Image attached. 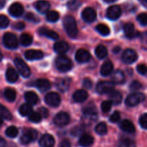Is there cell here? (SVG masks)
Wrapping results in <instances>:
<instances>
[{
    "instance_id": "obj_15",
    "label": "cell",
    "mask_w": 147,
    "mask_h": 147,
    "mask_svg": "<svg viewBox=\"0 0 147 147\" xmlns=\"http://www.w3.org/2000/svg\"><path fill=\"white\" fill-rule=\"evenodd\" d=\"M91 58L90 53L85 49H79L76 54V59L79 63H86Z\"/></svg>"
},
{
    "instance_id": "obj_57",
    "label": "cell",
    "mask_w": 147,
    "mask_h": 147,
    "mask_svg": "<svg viewBox=\"0 0 147 147\" xmlns=\"http://www.w3.org/2000/svg\"><path fill=\"white\" fill-rule=\"evenodd\" d=\"M6 146H7L6 141L2 137L0 136V147H6Z\"/></svg>"
},
{
    "instance_id": "obj_23",
    "label": "cell",
    "mask_w": 147,
    "mask_h": 147,
    "mask_svg": "<svg viewBox=\"0 0 147 147\" xmlns=\"http://www.w3.org/2000/svg\"><path fill=\"white\" fill-rule=\"evenodd\" d=\"M96 110L94 105L93 104H90L88 105L87 106L85 107L83 109V114L84 116L87 117V118H90V120H94L96 117Z\"/></svg>"
},
{
    "instance_id": "obj_47",
    "label": "cell",
    "mask_w": 147,
    "mask_h": 147,
    "mask_svg": "<svg viewBox=\"0 0 147 147\" xmlns=\"http://www.w3.org/2000/svg\"><path fill=\"white\" fill-rule=\"evenodd\" d=\"M140 125L144 129H147V113H144L139 118Z\"/></svg>"
},
{
    "instance_id": "obj_44",
    "label": "cell",
    "mask_w": 147,
    "mask_h": 147,
    "mask_svg": "<svg viewBox=\"0 0 147 147\" xmlns=\"http://www.w3.org/2000/svg\"><path fill=\"white\" fill-rule=\"evenodd\" d=\"M9 24L8 17L3 14H0V28H6Z\"/></svg>"
},
{
    "instance_id": "obj_59",
    "label": "cell",
    "mask_w": 147,
    "mask_h": 147,
    "mask_svg": "<svg viewBox=\"0 0 147 147\" xmlns=\"http://www.w3.org/2000/svg\"><path fill=\"white\" fill-rule=\"evenodd\" d=\"M120 50H121V48L119 47V46H116V48H114L113 49V52L115 53H118L119 51H120Z\"/></svg>"
},
{
    "instance_id": "obj_2",
    "label": "cell",
    "mask_w": 147,
    "mask_h": 147,
    "mask_svg": "<svg viewBox=\"0 0 147 147\" xmlns=\"http://www.w3.org/2000/svg\"><path fill=\"white\" fill-rule=\"evenodd\" d=\"M55 66L62 72L68 71L73 67L72 61L66 56H60L56 59Z\"/></svg>"
},
{
    "instance_id": "obj_41",
    "label": "cell",
    "mask_w": 147,
    "mask_h": 147,
    "mask_svg": "<svg viewBox=\"0 0 147 147\" xmlns=\"http://www.w3.org/2000/svg\"><path fill=\"white\" fill-rule=\"evenodd\" d=\"M5 133L9 138H15L18 135V129L15 126H10L6 130Z\"/></svg>"
},
{
    "instance_id": "obj_28",
    "label": "cell",
    "mask_w": 147,
    "mask_h": 147,
    "mask_svg": "<svg viewBox=\"0 0 147 147\" xmlns=\"http://www.w3.org/2000/svg\"><path fill=\"white\" fill-rule=\"evenodd\" d=\"M6 79L10 83H14L18 79V74L13 68H8L6 71Z\"/></svg>"
},
{
    "instance_id": "obj_46",
    "label": "cell",
    "mask_w": 147,
    "mask_h": 147,
    "mask_svg": "<svg viewBox=\"0 0 147 147\" xmlns=\"http://www.w3.org/2000/svg\"><path fill=\"white\" fill-rule=\"evenodd\" d=\"M112 103L110 100L103 101L101 104V110L103 112H108L111 108Z\"/></svg>"
},
{
    "instance_id": "obj_24",
    "label": "cell",
    "mask_w": 147,
    "mask_h": 147,
    "mask_svg": "<svg viewBox=\"0 0 147 147\" xmlns=\"http://www.w3.org/2000/svg\"><path fill=\"white\" fill-rule=\"evenodd\" d=\"M93 137L89 134H83L79 139V144L83 147H88L93 144Z\"/></svg>"
},
{
    "instance_id": "obj_13",
    "label": "cell",
    "mask_w": 147,
    "mask_h": 147,
    "mask_svg": "<svg viewBox=\"0 0 147 147\" xmlns=\"http://www.w3.org/2000/svg\"><path fill=\"white\" fill-rule=\"evenodd\" d=\"M24 12V7L18 2L14 3L9 8V13L14 17H19Z\"/></svg>"
},
{
    "instance_id": "obj_29",
    "label": "cell",
    "mask_w": 147,
    "mask_h": 147,
    "mask_svg": "<svg viewBox=\"0 0 147 147\" xmlns=\"http://www.w3.org/2000/svg\"><path fill=\"white\" fill-rule=\"evenodd\" d=\"M112 79L114 83L118 84H121L124 83L125 82V75L122 71L121 70H116L114 71L112 76Z\"/></svg>"
},
{
    "instance_id": "obj_49",
    "label": "cell",
    "mask_w": 147,
    "mask_h": 147,
    "mask_svg": "<svg viewBox=\"0 0 147 147\" xmlns=\"http://www.w3.org/2000/svg\"><path fill=\"white\" fill-rule=\"evenodd\" d=\"M120 112L119 111H115L110 116V121L111 122H117L120 120Z\"/></svg>"
},
{
    "instance_id": "obj_10",
    "label": "cell",
    "mask_w": 147,
    "mask_h": 147,
    "mask_svg": "<svg viewBox=\"0 0 147 147\" xmlns=\"http://www.w3.org/2000/svg\"><path fill=\"white\" fill-rule=\"evenodd\" d=\"M45 101L50 106L57 107L60 104L61 99H60V95L56 92H50L46 95Z\"/></svg>"
},
{
    "instance_id": "obj_27",
    "label": "cell",
    "mask_w": 147,
    "mask_h": 147,
    "mask_svg": "<svg viewBox=\"0 0 147 147\" xmlns=\"http://www.w3.org/2000/svg\"><path fill=\"white\" fill-rule=\"evenodd\" d=\"M39 33L41 35L45 36V37H49V38L53 39V40H57L58 38V34H57L56 32L53 31V30H48L46 27H41V28L39 30Z\"/></svg>"
},
{
    "instance_id": "obj_62",
    "label": "cell",
    "mask_w": 147,
    "mask_h": 147,
    "mask_svg": "<svg viewBox=\"0 0 147 147\" xmlns=\"http://www.w3.org/2000/svg\"><path fill=\"white\" fill-rule=\"evenodd\" d=\"M3 123V120H2V118H1V116H0V126H1V125H2Z\"/></svg>"
},
{
    "instance_id": "obj_40",
    "label": "cell",
    "mask_w": 147,
    "mask_h": 147,
    "mask_svg": "<svg viewBox=\"0 0 147 147\" xmlns=\"http://www.w3.org/2000/svg\"><path fill=\"white\" fill-rule=\"evenodd\" d=\"M120 145L121 147H136L134 141L128 138H123L121 140Z\"/></svg>"
},
{
    "instance_id": "obj_61",
    "label": "cell",
    "mask_w": 147,
    "mask_h": 147,
    "mask_svg": "<svg viewBox=\"0 0 147 147\" xmlns=\"http://www.w3.org/2000/svg\"><path fill=\"white\" fill-rule=\"evenodd\" d=\"M104 1H106V2L107 3H112V2H114V1H116V0H103Z\"/></svg>"
},
{
    "instance_id": "obj_37",
    "label": "cell",
    "mask_w": 147,
    "mask_h": 147,
    "mask_svg": "<svg viewBox=\"0 0 147 147\" xmlns=\"http://www.w3.org/2000/svg\"><path fill=\"white\" fill-rule=\"evenodd\" d=\"M96 30L100 33V35L103 36L109 35L110 33V29L106 24H99L96 26Z\"/></svg>"
},
{
    "instance_id": "obj_9",
    "label": "cell",
    "mask_w": 147,
    "mask_h": 147,
    "mask_svg": "<svg viewBox=\"0 0 147 147\" xmlns=\"http://www.w3.org/2000/svg\"><path fill=\"white\" fill-rule=\"evenodd\" d=\"M70 122V116L65 112H60L54 118V123L59 127H63Z\"/></svg>"
},
{
    "instance_id": "obj_18",
    "label": "cell",
    "mask_w": 147,
    "mask_h": 147,
    "mask_svg": "<svg viewBox=\"0 0 147 147\" xmlns=\"http://www.w3.org/2000/svg\"><path fill=\"white\" fill-rule=\"evenodd\" d=\"M34 86L40 91L43 92L47 91L51 87L50 82L46 79H38L34 82Z\"/></svg>"
},
{
    "instance_id": "obj_17",
    "label": "cell",
    "mask_w": 147,
    "mask_h": 147,
    "mask_svg": "<svg viewBox=\"0 0 147 147\" xmlns=\"http://www.w3.org/2000/svg\"><path fill=\"white\" fill-rule=\"evenodd\" d=\"M24 56H25V58L27 60H39V59H42L44 54H43V53L41 50H28L24 53Z\"/></svg>"
},
{
    "instance_id": "obj_36",
    "label": "cell",
    "mask_w": 147,
    "mask_h": 147,
    "mask_svg": "<svg viewBox=\"0 0 147 147\" xmlns=\"http://www.w3.org/2000/svg\"><path fill=\"white\" fill-rule=\"evenodd\" d=\"M20 43L24 46H30L32 43V37L30 34L24 33L20 36Z\"/></svg>"
},
{
    "instance_id": "obj_8",
    "label": "cell",
    "mask_w": 147,
    "mask_h": 147,
    "mask_svg": "<svg viewBox=\"0 0 147 147\" xmlns=\"http://www.w3.org/2000/svg\"><path fill=\"white\" fill-rule=\"evenodd\" d=\"M138 59V55L133 49L128 48L124 50L122 55V60L125 63L131 64L136 61Z\"/></svg>"
},
{
    "instance_id": "obj_25",
    "label": "cell",
    "mask_w": 147,
    "mask_h": 147,
    "mask_svg": "<svg viewBox=\"0 0 147 147\" xmlns=\"http://www.w3.org/2000/svg\"><path fill=\"white\" fill-rule=\"evenodd\" d=\"M73 99L76 102H83L88 98V92L84 89L77 90L73 95Z\"/></svg>"
},
{
    "instance_id": "obj_51",
    "label": "cell",
    "mask_w": 147,
    "mask_h": 147,
    "mask_svg": "<svg viewBox=\"0 0 147 147\" xmlns=\"http://www.w3.org/2000/svg\"><path fill=\"white\" fill-rule=\"evenodd\" d=\"M25 19L28 21L32 22H37L39 21V19L36 17L34 14H33L32 13H27L25 15Z\"/></svg>"
},
{
    "instance_id": "obj_12",
    "label": "cell",
    "mask_w": 147,
    "mask_h": 147,
    "mask_svg": "<svg viewBox=\"0 0 147 147\" xmlns=\"http://www.w3.org/2000/svg\"><path fill=\"white\" fill-rule=\"evenodd\" d=\"M121 14V9L118 5L111 6L107 10V13H106L108 18L111 20H116L120 17Z\"/></svg>"
},
{
    "instance_id": "obj_21",
    "label": "cell",
    "mask_w": 147,
    "mask_h": 147,
    "mask_svg": "<svg viewBox=\"0 0 147 147\" xmlns=\"http://www.w3.org/2000/svg\"><path fill=\"white\" fill-rule=\"evenodd\" d=\"M120 128L122 131L129 133H133L135 132V126L133 122L129 120H123L120 124Z\"/></svg>"
},
{
    "instance_id": "obj_4",
    "label": "cell",
    "mask_w": 147,
    "mask_h": 147,
    "mask_svg": "<svg viewBox=\"0 0 147 147\" xmlns=\"http://www.w3.org/2000/svg\"><path fill=\"white\" fill-rule=\"evenodd\" d=\"M3 43L5 47L9 49H16L18 47V40L14 34L7 33L3 36Z\"/></svg>"
},
{
    "instance_id": "obj_3",
    "label": "cell",
    "mask_w": 147,
    "mask_h": 147,
    "mask_svg": "<svg viewBox=\"0 0 147 147\" xmlns=\"http://www.w3.org/2000/svg\"><path fill=\"white\" fill-rule=\"evenodd\" d=\"M145 99V95L141 92L131 94L126 99V105L129 107L136 106Z\"/></svg>"
},
{
    "instance_id": "obj_39",
    "label": "cell",
    "mask_w": 147,
    "mask_h": 147,
    "mask_svg": "<svg viewBox=\"0 0 147 147\" xmlns=\"http://www.w3.org/2000/svg\"><path fill=\"white\" fill-rule=\"evenodd\" d=\"M58 12L56 11H48L47 12V15H46V18H47V21L50 22H55L57 21L59 19Z\"/></svg>"
},
{
    "instance_id": "obj_55",
    "label": "cell",
    "mask_w": 147,
    "mask_h": 147,
    "mask_svg": "<svg viewBox=\"0 0 147 147\" xmlns=\"http://www.w3.org/2000/svg\"><path fill=\"white\" fill-rule=\"evenodd\" d=\"M13 27H14V28L17 29V30H22V29L24 28V27H25V24H24V23L22 22H18L14 24Z\"/></svg>"
},
{
    "instance_id": "obj_64",
    "label": "cell",
    "mask_w": 147,
    "mask_h": 147,
    "mask_svg": "<svg viewBox=\"0 0 147 147\" xmlns=\"http://www.w3.org/2000/svg\"><path fill=\"white\" fill-rule=\"evenodd\" d=\"M144 1H146V2L147 3V0H144Z\"/></svg>"
},
{
    "instance_id": "obj_63",
    "label": "cell",
    "mask_w": 147,
    "mask_h": 147,
    "mask_svg": "<svg viewBox=\"0 0 147 147\" xmlns=\"http://www.w3.org/2000/svg\"><path fill=\"white\" fill-rule=\"evenodd\" d=\"M2 58H3V56H2V53H1V51H0V61H1V60H2Z\"/></svg>"
},
{
    "instance_id": "obj_32",
    "label": "cell",
    "mask_w": 147,
    "mask_h": 147,
    "mask_svg": "<svg viewBox=\"0 0 147 147\" xmlns=\"http://www.w3.org/2000/svg\"><path fill=\"white\" fill-rule=\"evenodd\" d=\"M95 53H96V56H97L98 59H103L107 56L108 50L107 48H106V46H104L103 45H98V46L96 47Z\"/></svg>"
},
{
    "instance_id": "obj_26",
    "label": "cell",
    "mask_w": 147,
    "mask_h": 147,
    "mask_svg": "<svg viewBox=\"0 0 147 147\" xmlns=\"http://www.w3.org/2000/svg\"><path fill=\"white\" fill-rule=\"evenodd\" d=\"M69 46L66 42L60 41L57 42L54 44V50L56 53L63 54V53H66L68 50Z\"/></svg>"
},
{
    "instance_id": "obj_31",
    "label": "cell",
    "mask_w": 147,
    "mask_h": 147,
    "mask_svg": "<svg viewBox=\"0 0 147 147\" xmlns=\"http://www.w3.org/2000/svg\"><path fill=\"white\" fill-rule=\"evenodd\" d=\"M109 99L112 104L116 105H119L122 100V95L121 94V92H118V91L111 92L109 95Z\"/></svg>"
},
{
    "instance_id": "obj_14",
    "label": "cell",
    "mask_w": 147,
    "mask_h": 147,
    "mask_svg": "<svg viewBox=\"0 0 147 147\" xmlns=\"http://www.w3.org/2000/svg\"><path fill=\"white\" fill-rule=\"evenodd\" d=\"M123 31H124L126 37L129 39L134 38L136 36L139 35V33L135 30L134 24H132L131 22L126 23L125 24L124 27H123Z\"/></svg>"
},
{
    "instance_id": "obj_42",
    "label": "cell",
    "mask_w": 147,
    "mask_h": 147,
    "mask_svg": "<svg viewBox=\"0 0 147 147\" xmlns=\"http://www.w3.org/2000/svg\"><path fill=\"white\" fill-rule=\"evenodd\" d=\"M42 116L38 112H32L29 115V120L32 122H39L41 121Z\"/></svg>"
},
{
    "instance_id": "obj_20",
    "label": "cell",
    "mask_w": 147,
    "mask_h": 147,
    "mask_svg": "<svg viewBox=\"0 0 147 147\" xmlns=\"http://www.w3.org/2000/svg\"><path fill=\"white\" fill-rule=\"evenodd\" d=\"M35 7L39 12L41 14H45L50 10V4L48 1L45 0H40L36 2Z\"/></svg>"
},
{
    "instance_id": "obj_48",
    "label": "cell",
    "mask_w": 147,
    "mask_h": 147,
    "mask_svg": "<svg viewBox=\"0 0 147 147\" xmlns=\"http://www.w3.org/2000/svg\"><path fill=\"white\" fill-rule=\"evenodd\" d=\"M142 84L140 83L138 81H134L131 83L130 84V86H129V88H130L131 90L132 91H136L139 90L142 88Z\"/></svg>"
},
{
    "instance_id": "obj_35",
    "label": "cell",
    "mask_w": 147,
    "mask_h": 147,
    "mask_svg": "<svg viewBox=\"0 0 147 147\" xmlns=\"http://www.w3.org/2000/svg\"><path fill=\"white\" fill-rule=\"evenodd\" d=\"M0 116L2 118L7 120H10L12 119V115H11L10 111L6 107L1 105V104H0Z\"/></svg>"
},
{
    "instance_id": "obj_7",
    "label": "cell",
    "mask_w": 147,
    "mask_h": 147,
    "mask_svg": "<svg viewBox=\"0 0 147 147\" xmlns=\"http://www.w3.org/2000/svg\"><path fill=\"white\" fill-rule=\"evenodd\" d=\"M115 87L114 83L109 81H103L99 82L96 86V90L99 94H107L113 92Z\"/></svg>"
},
{
    "instance_id": "obj_54",
    "label": "cell",
    "mask_w": 147,
    "mask_h": 147,
    "mask_svg": "<svg viewBox=\"0 0 147 147\" xmlns=\"http://www.w3.org/2000/svg\"><path fill=\"white\" fill-rule=\"evenodd\" d=\"M39 113L40 114L42 117L43 118H47L48 116V110L45 108H41L39 110Z\"/></svg>"
},
{
    "instance_id": "obj_52",
    "label": "cell",
    "mask_w": 147,
    "mask_h": 147,
    "mask_svg": "<svg viewBox=\"0 0 147 147\" xmlns=\"http://www.w3.org/2000/svg\"><path fill=\"white\" fill-rule=\"evenodd\" d=\"M137 71L140 74L145 75L147 74V66L145 64H139L137 66Z\"/></svg>"
},
{
    "instance_id": "obj_43",
    "label": "cell",
    "mask_w": 147,
    "mask_h": 147,
    "mask_svg": "<svg viewBox=\"0 0 147 147\" xmlns=\"http://www.w3.org/2000/svg\"><path fill=\"white\" fill-rule=\"evenodd\" d=\"M67 7L71 10H76L80 6V2L79 0H70L67 4Z\"/></svg>"
},
{
    "instance_id": "obj_50",
    "label": "cell",
    "mask_w": 147,
    "mask_h": 147,
    "mask_svg": "<svg viewBox=\"0 0 147 147\" xmlns=\"http://www.w3.org/2000/svg\"><path fill=\"white\" fill-rule=\"evenodd\" d=\"M83 132V128L81 126H76L73 128L71 131V134L75 136H78L79 135H81Z\"/></svg>"
},
{
    "instance_id": "obj_6",
    "label": "cell",
    "mask_w": 147,
    "mask_h": 147,
    "mask_svg": "<svg viewBox=\"0 0 147 147\" xmlns=\"http://www.w3.org/2000/svg\"><path fill=\"white\" fill-rule=\"evenodd\" d=\"M14 64L18 70L19 73L23 76V77H28L30 75V69L29 66L26 64L25 62L22 60L20 58H17L14 59Z\"/></svg>"
},
{
    "instance_id": "obj_38",
    "label": "cell",
    "mask_w": 147,
    "mask_h": 147,
    "mask_svg": "<svg viewBox=\"0 0 147 147\" xmlns=\"http://www.w3.org/2000/svg\"><path fill=\"white\" fill-rule=\"evenodd\" d=\"M95 131H96V132L97 133L98 135H105V134H106V133H107L108 131L107 125H106V124L105 123V122H100V123H98L96 126Z\"/></svg>"
},
{
    "instance_id": "obj_33",
    "label": "cell",
    "mask_w": 147,
    "mask_h": 147,
    "mask_svg": "<svg viewBox=\"0 0 147 147\" xmlns=\"http://www.w3.org/2000/svg\"><path fill=\"white\" fill-rule=\"evenodd\" d=\"M4 97L6 98L7 101L10 102H12L15 100L16 99V92L14 91V89H11V88H7L5 89L4 92Z\"/></svg>"
},
{
    "instance_id": "obj_56",
    "label": "cell",
    "mask_w": 147,
    "mask_h": 147,
    "mask_svg": "<svg viewBox=\"0 0 147 147\" xmlns=\"http://www.w3.org/2000/svg\"><path fill=\"white\" fill-rule=\"evenodd\" d=\"M59 147H71V144L68 140L65 139L60 143Z\"/></svg>"
},
{
    "instance_id": "obj_5",
    "label": "cell",
    "mask_w": 147,
    "mask_h": 147,
    "mask_svg": "<svg viewBox=\"0 0 147 147\" xmlns=\"http://www.w3.org/2000/svg\"><path fill=\"white\" fill-rule=\"evenodd\" d=\"M37 137V133L35 130L28 128L23 132V134L20 137V142L22 144H28L32 141H35Z\"/></svg>"
},
{
    "instance_id": "obj_1",
    "label": "cell",
    "mask_w": 147,
    "mask_h": 147,
    "mask_svg": "<svg viewBox=\"0 0 147 147\" xmlns=\"http://www.w3.org/2000/svg\"><path fill=\"white\" fill-rule=\"evenodd\" d=\"M63 25L65 30L70 37H76L78 35V30L77 23L76 20L72 16H66L63 20Z\"/></svg>"
},
{
    "instance_id": "obj_22",
    "label": "cell",
    "mask_w": 147,
    "mask_h": 147,
    "mask_svg": "<svg viewBox=\"0 0 147 147\" xmlns=\"http://www.w3.org/2000/svg\"><path fill=\"white\" fill-rule=\"evenodd\" d=\"M113 65L110 60H108L103 63L100 68V74L103 76H107L112 73Z\"/></svg>"
},
{
    "instance_id": "obj_58",
    "label": "cell",
    "mask_w": 147,
    "mask_h": 147,
    "mask_svg": "<svg viewBox=\"0 0 147 147\" xmlns=\"http://www.w3.org/2000/svg\"><path fill=\"white\" fill-rule=\"evenodd\" d=\"M142 39L144 42H145V43H147V31L145 32V33H144L143 34H142Z\"/></svg>"
},
{
    "instance_id": "obj_34",
    "label": "cell",
    "mask_w": 147,
    "mask_h": 147,
    "mask_svg": "<svg viewBox=\"0 0 147 147\" xmlns=\"http://www.w3.org/2000/svg\"><path fill=\"white\" fill-rule=\"evenodd\" d=\"M19 112L22 116H27L29 115L32 112V105L29 103H24L20 106L19 109Z\"/></svg>"
},
{
    "instance_id": "obj_19",
    "label": "cell",
    "mask_w": 147,
    "mask_h": 147,
    "mask_svg": "<svg viewBox=\"0 0 147 147\" xmlns=\"http://www.w3.org/2000/svg\"><path fill=\"white\" fill-rule=\"evenodd\" d=\"M70 83H71L70 79H69V78H63V79H60L57 81L56 85H57V89L60 92H65L69 89Z\"/></svg>"
},
{
    "instance_id": "obj_53",
    "label": "cell",
    "mask_w": 147,
    "mask_h": 147,
    "mask_svg": "<svg viewBox=\"0 0 147 147\" xmlns=\"http://www.w3.org/2000/svg\"><path fill=\"white\" fill-rule=\"evenodd\" d=\"M92 84H93V83H92L90 79H86L84 81H83V85L85 88H86V89H90L92 86Z\"/></svg>"
},
{
    "instance_id": "obj_16",
    "label": "cell",
    "mask_w": 147,
    "mask_h": 147,
    "mask_svg": "<svg viewBox=\"0 0 147 147\" xmlns=\"http://www.w3.org/2000/svg\"><path fill=\"white\" fill-rule=\"evenodd\" d=\"M41 147H53L55 145V139L53 135L50 134H45L39 141Z\"/></svg>"
},
{
    "instance_id": "obj_45",
    "label": "cell",
    "mask_w": 147,
    "mask_h": 147,
    "mask_svg": "<svg viewBox=\"0 0 147 147\" xmlns=\"http://www.w3.org/2000/svg\"><path fill=\"white\" fill-rule=\"evenodd\" d=\"M137 20L142 25H147V14L146 13H141L138 15Z\"/></svg>"
},
{
    "instance_id": "obj_11",
    "label": "cell",
    "mask_w": 147,
    "mask_h": 147,
    "mask_svg": "<svg viewBox=\"0 0 147 147\" xmlns=\"http://www.w3.org/2000/svg\"><path fill=\"white\" fill-rule=\"evenodd\" d=\"M82 18L88 23L93 22L96 19V12L91 7H87L82 12Z\"/></svg>"
},
{
    "instance_id": "obj_30",
    "label": "cell",
    "mask_w": 147,
    "mask_h": 147,
    "mask_svg": "<svg viewBox=\"0 0 147 147\" xmlns=\"http://www.w3.org/2000/svg\"><path fill=\"white\" fill-rule=\"evenodd\" d=\"M24 99L27 101V103L30 105H35L38 102V96L34 92H27L24 94Z\"/></svg>"
},
{
    "instance_id": "obj_60",
    "label": "cell",
    "mask_w": 147,
    "mask_h": 147,
    "mask_svg": "<svg viewBox=\"0 0 147 147\" xmlns=\"http://www.w3.org/2000/svg\"><path fill=\"white\" fill-rule=\"evenodd\" d=\"M5 5V0H0V10L2 9Z\"/></svg>"
}]
</instances>
